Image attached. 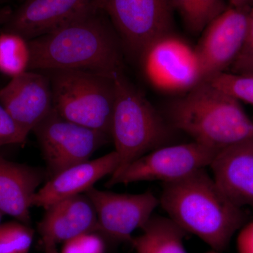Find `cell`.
<instances>
[{
    "label": "cell",
    "mask_w": 253,
    "mask_h": 253,
    "mask_svg": "<svg viewBox=\"0 0 253 253\" xmlns=\"http://www.w3.org/2000/svg\"><path fill=\"white\" fill-rule=\"evenodd\" d=\"M109 19L102 8H95L28 41V71L74 70L113 78L123 71L122 45Z\"/></svg>",
    "instance_id": "1"
},
{
    "label": "cell",
    "mask_w": 253,
    "mask_h": 253,
    "mask_svg": "<svg viewBox=\"0 0 253 253\" xmlns=\"http://www.w3.org/2000/svg\"><path fill=\"white\" fill-rule=\"evenodd\" d=\"M159 201L176 225L218 253L227 249L247 219L244 208L226 197L206 169L179 180L163 183Z\"/></svg>",
    "instance_id": "2"
},
{
    "label": "cell",
    "mask_w": 253,
    "mask_h": 253,
    "mask_svg": "<svg viewBox=\"0 0 253 253\" xmlns=\"http://www.w3.org/2000/svg\"><path fill=\"white\" fill-rule=\"evenodd\" d=\"M164 116L176 131L217 151L253 136L241 102L206 81L171 101Z\"/></svg>",
    "instance_id": "3"
},
{
    "label": "cell",
    "mask_w": 253,
    "mask_h": 253,
    "mask_svg": "<svg viewBox=\"0 0 253 253\" xmlns=\"http://www.w3.org/2000/svg\"><path fill=\"white\" fill-rule=\"evenodd\" d=\"M114 110L111 139L119 158L118 175L133 161L163 146L174 144L175 129L123 74L113 78Z\"/></svg>",
    "instance_id": "4"
},
{
    "label": "cell",
    "mask_w": 253,
    "mask_h": 253,
    "mask_svg": "<svg viewBox=\"0 0 253 253\" xmlns=\"http://www.w3.org/2000/svg\"><path fill=\"white\" fill-rule=\"evenodd\" d=\"M41 72L49 78L53 107L60 116L111 137L116 98L112 78L74 70Z\"/></svg>",
    "instance_id": "5"
},
{
    "label": "cell",
    "mask_w": 253,
    "mask_h": 253,
    "mask_svg": "<svg viewBox=\"0 0 253 253\" xmlns=\"http://www.w3.org/2000/svg\"><path fill=\"white\" fill-rule=\"evenodd\" d=\"M139 59L145 78L158 91L186 93L204 81L196 47L173 32L152 42Z\"/></svg>",
    "instance_id": "6"
},
{
    "label": "cell",
    "mask_w": 253,
    "mask_h": 253,
    "mask_svg": "<svg viewBox=\"0 0 253 253\" xmlns=\"http://www.w3.org/2000/svg\"><path fill=\"white\" fill-rule=\"evenodd\" d=\"M50 178L68 168L86 162L111 136L76 124L60 116L53 108L34 128Z\"/></svg>",
    "instance_id": "7"
},
{
    "label": "cell",
    "mask_w": 253,
    "mask_h": 253,
    "mask_svg": "<svg viewBox=\"0 0 253 253\" xmlns=\"http://www.w3.org/2000/svg\"><path fill=\"white\" fill-rule=\"evenodd\" d=\"M101 6L122 46L134 58L139 59L152 42L172 32L169 0H102Z\"/></svg>",
    "instance_id": "8"
},
{
    "label": "cell",
    "mask_w": 253,
    "mask_h": 253,
    "mask_svg": "<svg viewBox=\"0 0 253 253\" xmlns=\"http://www.w3.org/2000/svg\"><path fill=\"white\" fill-rule=\"evenodd\" d=\"M219 151L193 141L163 146L133 161L106 185L138 181L172 182L210 167Z\"/></svg>",
    "instance_id": "9"
},
{
    "label": "cell",
    "mask_w": 253,
    "mask_h": 253,
    "mask_svg": "<svg viewBox=\"0 0 253 253\" xmlns=\"http://www.w3.org/2000/svg\"><path fill=\"white\" fill-rule=\"evenodd\" d=\"M84 194L94 205L97 231L122 242H130L132 233L147 223L160 205L159 198L150 191L139 194H116L93 186Z\"/></svg>",
    "instance_id": "10"
},
{
    "label": "cell",
    "mask_w": 253,
    "mask_h": 253,
    "mask_svg": "<svg viewBox=\"0 0 253 253\" xmlns=\"http://www.w3.org/2000/svg\"><path fill=\"white\" fill-rule=\"evenodd\" d=\"M250 8L229 6L202 32L196 49L204 81L229 71L235 61L246 38Z\"/></svg>",
    "instance_id": "11"
},
{
    "label": "cell",
    "mask_w": 253,
    "mask_h": 253,
    "mask_svg": "<svg viewBox=\"0 0 253 253\" xmlns=\"http://www.w3.org/2000/svg\"><path fill=\"white\" fill-rule=\"evenodd\" d=\"M101 3L102 0H26L13 11L9 21L2 26L3 31L31 41L101 7Z\"/></svg>",
    "instance_id": "12"
},
{
    "label": "cell",
    "mask_w": 253,
    "mask_h": 253,
    "mask_svg": "<svg viewBox=\"0 0 253 253\" xmlns=\"http://www.w3.org/2000/svg\"><path fill=\"white\" fill-rule=\"evenodd\" d=\"M0 104L28 136L53 109V96L45 73L27 71L0 89Z\"/></svg>",
    "instance_id": "13"
},
{
    "label": "cell",
    "mask_w": 253,
    "mask_h": 253,
    "mask_svg": "<svg viewBox=\"0 0 253 253\" xmlns=\"http://www.w3.org/2000/svg\"><path fill=\"white\" fill-rule=\"evenodd\" d=\"M210 168L216 184L229 201L253 209V136L219 151Z\"/></svg>",
    "instance_id": "14"
},
{
    "label": "cell",
    "mask_w": 253,
    "mask_h": 253,
    "mask_svg": "<svg viewBox=\"0 0 253 253\" xmlns=\"http://www.w3.org/2000/svg\"><path fill=\"white\" fill-rule=\"evenodd\" d=\"M119 158L116 151L92 161L76 165L50 178L37 191L32 206L46 209L61 200L83 194L100 179L117 170Z\"/></svg>",
    "instance_id": "15"
},
{
    "label": "cell",
    "mask_w": 253,
    "mask_h": 253,
    "mask_svg": "<svg viewBox=\"0 0 253 253\" xmlns=\"http://www.w3.org/2000/svg\"><path fill=\"white\" fill-rule=\"evenodd\" d=\"M38 228L43 245H56L85 233L97 231V216L89 198L85 194H80L46 208Z\"/></svg>",
    "instance_id": "16"
},
{
    "label": "cell",
    "mask_w": 253,
    "mask_h": 253,
    "mask_svg": "<svg viewBox=\"0 0 253 253\" xmlns=\"http://www.w3.org/2000/svg\"><path fill=\"white\" fill-rule=\"evenodd\" d=\"M44 172L0 156V210L3 214L28 224L32 201L44 179Z\"/></svg>",
    "instance_id": "17"
},
{
    "label": "cell",
    "mask_w": 253,
    "mask_h": 253,
    "mask_svg": "<svg viewBox=\"0 0 253 253\" xmlns=\"http://www.w3.org/2000/svg\"><path fill=\"white\" fill-rule=\"evenodd\" d=\"M141 230L130 241L136 253H187L183 243L187 233L169 217L153 215Z\"/></svg>",
    "instance_id": "18"
},
{
    "label": "cell",
    "mask_w": 253,
    "mask_h": 253,
    "mask_svg": "<svg viewBox=\"0 0 253 253\" xmlns=\"http://www.w3.org/2000/svg\"><path fill=\"white\" fill-rule=\"evenodd\" d=\"M31 53L28 41L16 33L0 35V71L11 78L28 71Z\"/></svg>",
    "instance_id": "19"
},
{
    "label": "cell",
    "mask_w": 253,
    "mask_h": 253,
    "mask_svg": "<svg viewBox=\"0 0 253 253\" xmlns=\"http://www.w3.org/2000/svg\"><path fill=\"white\" fill-rule=\"evenodd\" d=\"M206 81L231 95L240 102L253 105V75L224 72Z\"/></svg>",
    "instance_id": "20"
},
{
    "label": "cell",
    "mask_w": 253,
    "mask_h": 253,
    "mask_svg": "<svg viewBox=\"0 0 253 253\" xmlns=\"http://www.w3.org/2000/svg\"><path fill=\"white\" fill-rule=\"evenodd\" d=\"M33 241V231L24 223L0 224V253H28Z\"/></svg>",
    "instance_id": "21"
},
{
    "label": "cell",
    "mask_w": 253,
    "mask_h": 253,
    "mask_svg": "<svg viewBox=\"0 0 253 253\" xmlns=\"http://www.w3.org/2000/svg\"><path fill=\"white\" fill-rule=\"evenodd\" d=\"M226 72L253 75V4L249 10V24L244 44L235 61Z\"/></svg>",
    "instance_id": "22"
},
{
    "label": "cell",
    "mask_w": 253,
    "mask_h": 253,
    "mask_svg": "<svg viewBox=\"0 0 253 253\" xmlns=\"http://www.w3.org/2000/svg\"><path fill=\"white\" fill-rule=\"evenodd\" d=\"M102 238L94 232L85 233L66 241L61 253H105Z\"/></svg>",
    "instance_id": "23"
},
{
    "label": "cell",
    "mask_w": 253,
    "mask_h": 253,
    "mask_svg": "<svg viewBox=\"0 0 253 253\" xmlns=\"http://www.w3.org/2000/svg\"><path fill=\"white\" fill-rule=\"evenodd\" d=\"M27 136L0 104V146L22 144Z\"/></svg>",
    "instance_id": "24"
},
{
    "label": "cell",
    "mask_w": 253,
    "mask_h": 253,
    "mask_svg": "<svg viewBox=\"0 0 253 253\" xmlns=\"http://www.w3.org/2000/svg\"><path fill=\"white\" fill-rule=\"evenodd\" d=\"M201 33L214 18L222 14L229 5L225 0H194Z\"/></svg>",
    "instance_id": "25"
},
{
    "label": "cell",
    "mask_w": 253,
    "mask_h": 253,
    "mask_svg": "<svg viewBox=\"0 0 253 253\" xmlns=\"http://www.w3.org/2000/svg\"><path fill=\"white\" fill-rule=\"evenodd\" d=\"M173 11H176L186 28L193 33H201L194 0H169Z\"/></svg>",
    "instance_id": "26"
},
{
    "label": "cell",
    "mask_w": 253,
    "mask_h": 253,
    "mask_svg": "<svg viewBox=\"0 0 253 253\" xmlns=\"http://www.w3.org/2000/svg\"><path fill=\"white\" fill-rule=\"evenodd\" d=\"M239 231L236 240L238 253H253V221L245 224Z\"/></svg>",
    "instance_id": "27"
},
{
    "label": "cell",
    "mask_w": 253,
    "mask_h": 253,
    "mask_svg": "<svg viewBox=\"0 0 253 253\" xmlns=\"http://www.w3.org/2000/svg\"><path fill=\"white\" fill-rule=\"evenodd\" d=\"M13 10L9 5H3L0 6V26H4L5 23L9 21L11 14L13 13Z\"/></svg>",
    "instance_id": "28"
},
{
    "label": "cell",
    "mask_w": 253,
    "mask_h": 253,
    "mask_svg": "<svg viewBox=\"0 0 253 253\" xmlns=\"http://www.w3.org/2000/svg\"><path fill=\"white\" fill-rule=\"evenodd\" d=\"M229 6L236 8L250 7L253 4V0H229Z\"/></svg>",
    "instance_id": "29"
},
{
    "label": "cell",
    "mask_w": 253,
    "mask_h": 253,
    "mask_svg": "<svg viewBox=\"0 0 253 253\" xmlns=\"http://www.w3.org/2000/svg\"><path fill=\"white\" fill-rule=\"evenodd\" d=\"M44 247L46 253H59L56 250V245L44 244Z\"/></svg>",
    "instance_id": "30"
},
{
    "label": "cell",
    "mask_w": 253,
    "mask_h": 253,
    "mask_svg": "<svg viewBox=\"0 0 253 253\" xmlns=\"http://www.w3.org/2000/svg\"><path fill=\"white\" fill-rule=\"evenodd\" d=\"M9 0H0V6H3V5H6V3L9 1Z\"/></svg>",
    "instance_id": "31"
},
{
    "label": "cell",
    "mask_w": 253,
    "mask_h": 253,
    "mask_svg": "<svg viewBox=\"0 0 253 253\" xmlns=\"http://www.w3.org/2000/svg\"><path fill=\"white\" fill-rule=\"evenodd\" d=\"M3 213L1 212V210H0V224H1V217H2Z\"/></svg>",
    "instance_id": "32"
},
{
    "label": "cell",
    "mask_w": 253,
    "mask_h": 253,
    "mask_svg": "<svg viewBox=\"0 0 253 253\" xmlns=\"http://www.w3.org/2000/svg\"><path fill=\"white\" fill-rule=\"evenodd\" d=\"M207 253H219L217 252V251H211V252H208Z\"/></svg>",
    "instance_id": "33"
}]
</instances>
